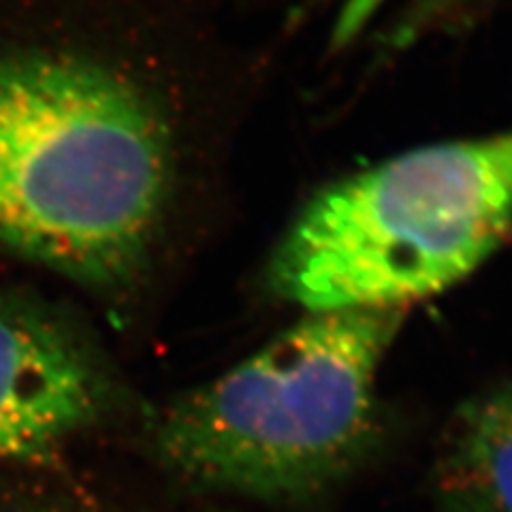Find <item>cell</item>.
Masks as SVG:
<instances>
[{
	"label": "cell",
	"mask_w": 512,
	"mask_h": 512,
	"mask_svg": "<svg viewBox=\"0 0 512 512\" xmlns=\"http://www.w3.org/2000/svg\"><path fill=\"white\" fill-rule=\"evenodd\" d=\"M173 173L158 101L82 37L0 43V248L116 291L148 261Z\"/></svg>",
	"instance_id": "1"
},
{
	"label": "cell",
	"mask_w": 512,
	"mask_h": 512,
	"mask_svg": "<svg viewBox=\"0 0 512 512\" xmlns=\"http://www.w3.org/2000/svg\"><path fill=\"white\" fill-rule=\"evenodd\" d=\"M406 310H320L158 416V459L188 483L306 498L372 442L376 384Z\"/></svg>",
	"instance_id": "2"
},
{
	"label": "cell",
	"mask_w": 512,
	"mask_h": 512,
	"mask_svg": "<svg viewBox=\"0 0 512 512\" xmlns=\"http://www.w3.org/2000/svg\"><path fill=\"white\" fill-rule=\"evenodd\" d=\"M512 237V131L393 156L318 192L274 252V291L308 312L406 310Z\"/></svg>",
	"instance_id": "3"
},
{
	"label": "cell",
	"mask_w": 512,
	"mask_h": 512,
	"mask_svg": "<svg viewBox=\"0 0 512 512\" xmlns=\"http://www.w3.org/2000/svg\"><path fill=\"white\" fill-rule=\"evenodd\" d=\"M116 397L82 333L41 303L0 291V461L52 463Z\"/></svg>",
	"instance_id": "4"
},
{
	"label": "cell",
	"mask_w": 512,
	"mask_h": 512,
	"mask_svg": "<svg viewBox=\"0 0 512 512\" xmlns=\"http://www.w3.org/2000/svg\"><path fill=\"white\" fill-rule=\"evenodd\" d=\"M436 483L451 512H512V387L480 393L453 416Z\"/></svg>",
	"instance_id": "5"
},
{
	"label": "cell",
	"mask_w": 512,
	"mask_h": 512,
	"mask_svg": "<svg viewBox=\"0 0 512 512\" xmlns=\"http://www.w3.org/2000/svg\"><path fill=\"white\" fill-rule=\"evenodd\" d=\"M483 0H414L391 32V47L402 50L438 28L466 18Z\"/></svg>",
	"instance_id": "6"
},
{
	"label": "cell",
	"mask_w": 512,
	"mask_h": 512,
	"mask_svg": "<svg viewBox=\"0 0 512 512\" xmlns=\"http://www.w3.org/2000/svg\"><path fill=\"white\" fill-rule=\"evenodd\" d=\"M0 512H103L64 495L0 485Z\"/></svg>",
	"instance_id": "7"
},
{
	"label": "cell",
	"mask_w": 512,
	"mask_h": 512,
	"mask_svg": "<svg viewBox=\"0 0 512 512\" xmlns=\"http://www.w3.org/2000/svg\"><path fill=\"white\" fill-rule=\"evenodd\" d=\"M384 0H346L338 20H335L333 32H331V45L344 47L348 45L361 30L370 24L374 13L382 7Z\"/></svg>",
	"instance_id": "8"
}]
</instances>
